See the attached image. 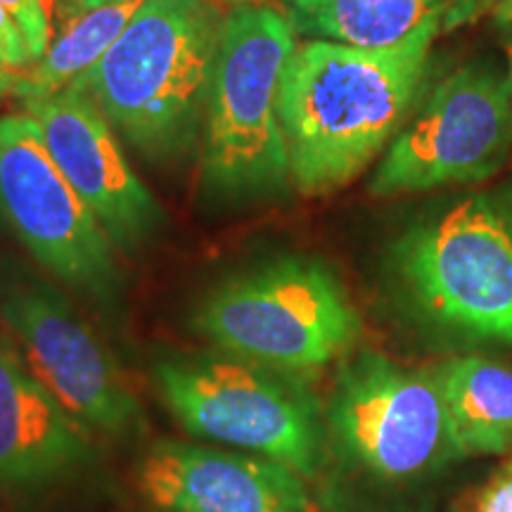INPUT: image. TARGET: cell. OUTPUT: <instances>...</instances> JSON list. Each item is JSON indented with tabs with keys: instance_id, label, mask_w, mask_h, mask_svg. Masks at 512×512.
I'll return each instance as SVG.
<instances>
[{
	"instance_id": "obj_9",
	"label": "cell",
	"mask_w": 512,
	"mask_h": 512,
	"mask_svg": "<svg viewBox=\"0 0 512 512\" xmlns=\"http://www.w3.org/2000/svg\"><path fill=\"white\" fill-rule=\"evenodd\" d=\"M0 226L74 290L100 302L119 294L110 235L62 176L27 112L0 117Z\"/></svg>"
},
{
	"instance_id": "obj_25",
	"label": "cell",
	"mask_w": 512,
	"mask_h": 512,
	"mask_svg": "<svg viewBox=\"0 0 512 512\" xmlns=\"http://www.w3.org/2000/svg\"><path fill=\"white\" fill-rule=\"evenodd\" d=\"M508 223H510V230H512V214H510V221Z\"/></svg>"
},
{
	"instance_id": "obj_4",
	"label": "cell",
	"mask_w": 512,
	"mask_h": 512,
	"mask_svg": "<svg viewBox=\"0 0 512 512\" xmlns=\"http://www.w3.org/2000/svg\"><path fill=\"white\" fill-rule=\"evenodd\" d=\"M192 328L226 354L311 377L354 354L363 320L328 264L292 254L216 285Z\"/></svg>"
},
{
	"instance_id": "obj_17",
	"label": "cell",
	"mask_w": 512,
	"mask_h": 512,
	"mask_svg": "<svg viewBox=\"0 0 512 512\" xmlns=\"http://www.w3.org/2000/svg\"><path fill=\"white\" fill-rule=\"evenodd\" d=\"M0 3L15 15L36 60L43 57L50 46V38H53V22H50L46 0H0Z\"/></svg>"
},
{
	"instance_id": "obj_3",
	"label": "cell",
	"mask_w": 512,
	"mask_h": 512,
	"mask_svg": "<svg viewBox=\"0 0 512 512\" xmlns=\"http://www.w3.org/2000/svg\"><path fill=\"white\" fill-rule=\"evenodd\" d=\"M294 50L297 34L280 8L235 5L226 15L202 133V188L214 200H266L292 188L280 83Z\"/></svg>"
},
{
	"instance_id": "obj_22",
	"label": "cell",
	"mask_w": 512,
	"mask_h": 512,
	"mask_svg": "<svg viewBox=\"0 0 512 512\" xmlns=\"http://www.w3.org/2000/svg\"><path fill=\"white\" fill-rule=\"evenodd\" d=\"M216 3H221V0H216ZM228 3H233V5H254V3H261V0H228Z\"/></svg>"
},
{
	"instance_id": "obj_18",
	"label": "cell",
	"mask_w": 512,
	"mask_h": 512,
	"mask_svg": "<svg viewBox=\"0 0 512 512\" xmlns=\"http://www.w3.org/2000/svg\"><path fill=\"white\" fill-rule=\"evenodd\" d=\"M36 62L27 36L15 15L0 3V69H24Z\"/></svg>"
},
{
	"instance_id": "obj_16",
	"label": "cell",
	"mask_w": 512,
	"mask_h": 512,
	"mask_svg": "<svg viewBox=\"0 0 512 512\" xmlns=\"http://www.w3.org/2000/svg\"><path fill=\"white\" fill-rule=\"evenodd\" d=\"M145 0H124L86 12L55 29L43 57L24 69H0V100L48 98L69 88L110 50Z\"/></svg>"
},
{
	"instance_id": "obj_24",
	"label": "cell",
	"mask_w": 512,
	"mask_h": 512,
	"mask_svg": "<svg viewBox=\"0 0 512 512\" xmlns=\"http://www.w3.org/2000/svg\"><path fill=\"white\" fill-rule=\"evenodd\" d=\"M479 3H482V8H484V5H491V3H498V0H479Z\"/></svg>"
},
{
	"instance_id": "obj_21",
	"label": "cell",
	"mask_w": 512,
	"mask_h": 512,
	"mask_svg": "<svg viewBox=\"0 0 512 512\" xmlns=\"http://www.w3.org/2000/svg\"><path fill=\"white\" fill-rule=\"evenodd\" d=\"M494 19L505 34L512 36V0H498L494 5Z\"/></svg>"
},
{
	"instance_id": "obj_5",
	"label": "cell",
	"mask_w": 512,
	"mask_h": 512,
	"mask_svg": "<svg viewBox=\"0 0 512 512\" xmlns=\"http://www.w3.org/2000/svg\"><path fill=\"white\" fill-rule=\"evenodd\" d=\"M152 382L190 437L283 463L306 482L330 456L325 403L306 377L216 349L159 358Z\"/></svg>"
},
{
	"instance_id": "obj_23",
	"label": "cell",
	"mask_w": 512,
	"mask_h": 512,
	"mask_svg": "<svg viewBox=\"0 0 512 512\" xmlns=\"http://www.w3.org/2000/svg\"><path fill=\"white\" fill-rule=\"evenodd\" d=\"M508 57H510V74H508V83H510V98H512V46L508 48Z\"/></svg>"
},
{
	"instance_id": "obj_19",
	"label": "cell",
	"mask_w": 512,
	"mask_h": 512,
	"mask_svg": "<svg viewBox=\"0 0 512 512\" xmlns=\"http://www.w3.org/2000/svg\"><path fill=\"white\" fill-rule=\"evenodd\" d=\"M467 512H512V458L486 479Z\"/></svg>"
},
{
	"instance_id": "obj_6",
	"label": "cell",
	"mask_w": 512,
	"mask_h": 512,
	"mask_svg": "<svg viewBox=\"0 0 512 512\" xmlns=\"http://www.w3.org/2000/svg\"><path fill=\"white\" fill-rule=\"evenodd\" d=\"M325 427L332 456L373 484H415L463 460L434 370L401 366L380 351L339 363Z\"/></svg>"
},
{
	"instance_id": "obj_14",
	"label": "cell",
	"mask_w": 512,
	"mask_h": 512,
	"mask_svg": "<svg viewBox=\"0 0 512 512\" xmlns=\"http://www.w3.org/2000/svg\"><path fill=\"white\" fill-rule=\"evenodd\" d=\"M294 34L356 48H389L437 24L451 31L482 10L479 0H280Z\"/></svg>"
},
{
	"instance_id": "obj_8",
	"label": "cell",
	"mask_w": 512,
	"mask_h": 512,
	"mask_svg": "<svg viewBox=\"0 0 512 512\" xmlns=\"http://www.w3.org/2000/svg\"><path fill=\"white\" fill-rule=\"evenodd\" d=\"M512 150L508 76L463 64L403 124L377 166L370 195L401 197L494 176Z\"/></svg>"
},
{
	"instance_id": "obj_15",
	"label": "cell",
	"mask_w": 512,
	"mask_h": 512,
	"mask_svg": "<svg viewBox=\"0 0 512 512\" xmlns=\"http://www.w3.org/2000/svg\"><path fill=\"white\" fill-rule=\"evenodd\" d=\"M432 370L463 458L512 456V368L467 354Z\"/></svg>"
},
{
	"instance_id": "obj_2",
	"label": "cell",
	"mask_w": 512,
	"mask_h": 512,
	"mask_svg": "<svg viewBox=\"0 0 512 512\" xmlns=\"http://www.w3.org/2000/svg\"><path fill=\"white\" fill-rule=\"evenodd\" d=\"M226 15L216 0H145L72 86L143 157L190 155L204 133Z\"/></svg>"
},
{
	"instance_id": "obj_20",
	"label": "cell",
	"mask_w": 512,
	"mask_h": 512,
	"mask_svg": "<svg viewBox=\"0 0 512 512\" xmlns=\"http://www.w3.org/2000/svg\"><path fill=\"white\" fill-rule=\"evenodd\" d=\"M114 3H124V0H50L48 3L50 22H53V29H60L64 24L74 22V19L86 15V12H93Z\"/></svg>"
},
{
	"instance_id": "obj_13",
	"label": "cell",
	"mask_w": 512,
	"mask_h": 512,
	"mask_svg": "<svg viewBox=\"0 0 512 512\" xmlns=\"http://www.w3.org/2000/svg\"><path fill=\"white\" fill-rule=\"evenodd\" d=\"M95 448L0 328V491H34L91 465Z\"/></svg>"
},
{
	"instance_id": "obj_10",
	"label": "cell",
	"mask_w": 512,
	"mask_h": 512,
	"mask_svg": "<svg viewBox=\"0 0 512 512\" xmlns=\"http://www.w3.org/2000/svg\"><path fill=\"white\" fill-rule=\"evenodd\" d=\"M0 328L57 403L83 430L128 437L143 408L100 337L48 287H15L0 299Z\"/></svg>"
},
{
	"instance_id": "obj_7",
	"label": "cell",
	"mask_w": 512,
	"mask_h": 512,
	"mask_svg": "<svg viewBox=\"0 0 512 512\" xmlns=\"http://www.w3.org/2000/svg\"><path fill=\"white\" fill-rule=\"evenodd\" d=\"M392 266L415 313L434 328L512 344V230L486 197H467L408 230Z\"/></svg>"
},
{
	"instance_id": "obj_1",
	"label": "cell",
	"mask_w": 512,
	"mask_h": 512,
	"mask_svg": "<svg viewBox=\"0 0 512 512\" xmlns=\"http://www.w3.org/2000/svg\"><path fill=\"white\" fill-rule=\"evenodd\" d=\"M441 34L432 24L389 48L299 43L280 83V124L299 195L342 190L392 143L425 86Z\"/></svg>"
},
{
	"instance_id": "obj_12",
	"label": "cell",
	"mask_w": 512,
	"mask_h": 512,
	"mask_svg": "<svg viewBox=\"0 0 512 512\" xmlns=\"http://www.w3.org/2000/svg\"><path fill=\"white\" fill-rule=\"evenodd\" d=\"M136 484L159 512H311L309 486L292 467L188 441L147 448Z\"/></svg>"
},
{
	"instance_id": "obj_11",
	"label": "cell",
	"mask_w": 512,
	"mask_h": 512,
	"mask_svg": "<svg viewBox=\"0 0 512 512\" xmlns=\"http://www.w3.org/2000/svg\"><path fill=\"white\" fill-rule=\"evenodd\" d=\"M22 112L41 128L50 157L110 235L114 249L136 252L155 238L164 221L162 207L133 174L117 131L86 93L69 86L24 102Z\"/></svg>"
}]
</instances>
